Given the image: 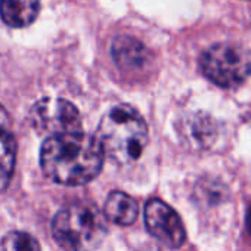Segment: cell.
Returning <instances> with one entry per match:
<instances>
[{"instance_id": "obj_1", "label": "cell", "mask_w": 251, "mask_h": 251, "mask_svg": "<svg viewBox=\"0 0 251 251\" xmlns=\"http://www.w3.org/2000/svg\"><path fill=\"white\" fill-rule=\"evenodd\" d=\"M45 175L59 185L80 186L93 180L103 164V152L90 135L83 132L49 136L42 147Z\"/></svg>"}, {"instance_id": "obj_2", "label": "cell", "mask_w": 251, "mask_h": 251, "mask_svg": "<svg viewBox=\"0 0 251 251\" xmlns=\"http://www.w3.org/2000/svg\"><path fill=\"white\" fill-rule=\"evenodd\" d=\"M96 141L112 161L127 164L138 160L148 144V126L142 115L129 105L108 111L96 132Z\"/></svg>"}, {"instance_id": "obj_3", "label": "cell", "mask_w": 251, "mask_h": 251, "mask_svg": "<svg viewBox=\"0 0 251 251\" xmlns=\"http://www.w3.org/2000/svg\"><path fill=\"white\" fill-rule=\"evenodd\" d=\"M55 241L67 251H92L105 238V219L90 202H73L52 222Z\"/></svg>"}, {"instance_id": "obj_4", "label": "cell", "mask_w": 251, "mask_h": 251, "mask_svg": "<svg viewBox=\"0 0 251 251\" xmlns=\"http://www.w3.org/2000/svg\"><path fill=\"white\" fill-rule=\"evenodd\" d=\"M200 67L214 84L236 87L251 75V50L236 43H217L201 55Z\"/></svg>"}, {"instance_id": "obj_5", "label": "cell", "mask_w": 251, "mask_h": 251, "mask_svg": "<svg viewBox=\"0 0 251 251\" xmlns=\"http://www.w3.org/2000/svg\"><path fill=\"white\" fill-rule=\"evenodd\" d=\"M30 120L34 129L50 136L80 132V112L65 99H42L33 105Z\"/></svg>"}, {"instance_id": "obj_6", "label": "cell", "mask_w": 251, "mask_h": 251, "mask_svg": "<svg viewBox=\"0 0 251 251\" xmlns=\"http://www.w3.org/2000/svg\"><path fill=\"white\" fill-rule=\"evenodd\" d=\"M145 223L152 236L170 248H179L186 239L183 223L177 213L161 200H150L145 205Z\"/></svg>"}, {"instance_id": "obj_7", "label": "cell", "mask_w": 251, "mask_h": 251, "mask_svg": "<svg viewBox=\"0 0 251 251\" xmlns=\"http://www.w3.org/2000/svg\"><path fill=\"white\" fill-rule=\"evenodd\" d=\"M179 135L189 148L205 150L217 136V124L207 114H191L182 120Z\"/></svg>"}, {"instance_id": "obj_8", "label": "cell", "mask_w": 251, "mask_h": 251, "mask_svg": "<svg viewBox=\"0 0 251 251\" xmlns=\"http://www.w3.org/2000/svg\"><path fill=\"white\" fill-rule=\"evenodd\" d=\"M112 58L117 67L124 73L144 70L150 62V52L142 42L132 36H118L112 42Z\"/></svg>"}, {"instance_id": "obj_9", "label": "cell", "mask_w": 251, "mask_h": 251, "mask_svg": "<svg viewBox=\"0 0 251 251\" xmlns=\"http://www.w3.org/2000/svg\"><path fill=\"white\" fill-rule=\"evenodd\" d=\"M17 144L11 132V121L5 108L0 105V192L5 191L14 173Z\"/></svg>"}, {"instance_id": "obj_10", "label": "cell", "mask_w": 251, "mask_h": 251, "mask_svg": "<svg viewBox=\"0 0 251 251\" xmlns=\"http://www.w3.org/2000/svg\"><path fill=\"white\" fill-rule=\"evenodd\" d=\"M39 0H0V17L14 28L30 25L39 14Z\"/></svg>"}, {"instance_id": "obj_11", "label": "cell", "mask_w": 251, "mask_h": 251, "mask_svg": "<svg viewBox=\"0 0 251 251\" xmlns=\"http://www.w3.org/2000/svg\"><path fill=\"white\" fill-rule=\"evenodd\" d=\"M138 214V202L130 195L121 191H114L108 195L103 207V216L111 222L121 226H129L133 222H136Z\"/></svg>"}, {"instance_id": "obj_12", "label": "cell", "mask_w": 251, "mask_h": 251, "mask_svg": "<svg viewBox=\"0 0 251 251\" xmlns=\"http://www.w3.org/2000/svg\"><path fill=\"white\" fill-rule=\"evenodd\" d=\"M3 251H40V245L25 232H11L3 241Z\"/></svg>"}, {"instance_id": "obj_13", "label": "cell", "mask_w": 251, "mask_h": 251, "mask_svg": "<svg viewBox=\"0 0 251 251\" xmlns=\"http://www.w3.org/2000/svg\"><path fill=\"white\" fill-rule=\"evenodd\" d=\"M247 226H248V230L251 233V207L248 210V214H247Z\"/></svg>"}]
</instances>
